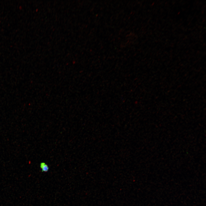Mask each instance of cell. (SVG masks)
<instances>
[{"label": "cell", "instance_id": "6da1fadb", "mask_svg": "<svg viewBox=\"0 0 206 206\" xmlns=\"http://www.w3.org/2000/svg\"><path fill=\"white\" fill-rule=\"evenodd\" d=\"M40 166L42 172H47L49 170V168L48 165L45 163L42 162L40 164Z\"/></svg>", "mask_w": 206, "mask_h": 206}]
</instances>
